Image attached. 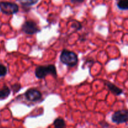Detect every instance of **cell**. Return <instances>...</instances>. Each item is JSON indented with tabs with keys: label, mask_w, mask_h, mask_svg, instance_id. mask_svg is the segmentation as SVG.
I'll use <instances>...</instances> for the list:
<instances>
[{
	"label": "cell",
	"mask_w": 128,
	"mask_h": 128,
	"mask_svg": "<svg viewBox=\"0 0 128 128\" xmlns=\"http://www.w3.org/2000/svg\"><path fill=\"white\" fill-rule=\"evenodd\" d=\"M8 70L6 66L0 64V77H3L7 74Z\"/></svg>",
	"instance_id": "12"
},
{
	"label": "cell",
	"mask_w": 128,
	"mask_h": 128,
	"mask_svg": "<svg viewBox=\"0 0 128 128\" xmlns=\"http://www.w3.org/2000/svg\"><path fill=\"white\" fill-rule=\"evenodd\" d=\"M117 6L120 10H127L128 9V0H119Z\"/></svg>",
	"instance_id": "11"
},
{
	"label": "cell",
	"mask_w": 128,
	"mask_h": 128,
	"mask_svg": "<svg viewBox=\"0 0 128 128\" xmlns=\"http://www.w3.org/2000/svg\"><path fill=\"white\" fill-rule=\"evenodd\" d=\"M22 30L28 34L32 35L40 31L36 23L32 21H27L22 25Z\"/></svg>",
	"instance_id": "5"
},
{
	"label": "cell",
	"mask_w": 128,
	"mask_h": 128,
	"mask_svg": "<svg viewBox=\"0 0 128 128\" xmlns=\"http://www.w3.org/2000/svg\"><path fill=\"white\" fill-rule=\"evenodd\" d=\"M26 98L30 101H37L42 97L41 92L35 89H30L25 92Z\"/></svg>",
	"instance_id": "6"
},
{
	"label": "cell",
	"mask_w": 128,
	"mask_h": 128,
	"mask_svg": "<svg viewBox=\"0 0 128 128\" xmlns=\"http://www.w3.org/2000/svg\"><path fill=\"white\" fill-rule=\"evenodd\" d=\"M11 90L8 86H4L2 89L0 90V100H4L10 96Z\"/></svg>",
	"instance_id": "8"
},
{
	"label": "cell",
	"mask_w": 128,
	"mask_h": 128,
	"mask_svg": "<svg viewBox=\"0 0 128 128\" xmlns=\"http://www.w3.org/2000/svg\"><path fill=\"white\" fill-rule=\"evenodd\" d=\"M112 121L116 124L127 122L128 120V111L127 110H120L115 112L112 115Z\"/></svg>",
	"instance_id": "4"
},
{
	"label": "cell",
	"mask_w": 128,
	"mask_h": 128,
	"mask_svg": "<svg viewBox=\"0 0 128 128\" xmlns=\"http://www.w3.org/2000/svg\"><path fill=\"white\" fill-rule=\"evenodd\" d=\"M60 60L66 66L73 67L77 64L78 58L75 52L67 50H63L60 56Z\"/></svg>",
	"instance_id": "1"
},
{
	"label": "cell",
	"mask_w": 128,
	"mask_h": 128,
	"mask_svg": "<svg viewBox=\"0 0 128 128\" xmlns=\"http://www.w3.org/2000/svg\"><path fill=\"white\" fill-rule=\"evenodd\" d=\"M21 85L19 83H16L11 86V88H12V90L14 93H16V92H18L21 90Z\"/></svg>",
	"instance_id": "13"
},
{
	"label": "cell",
	"mask_w": 128,
	"mask_h": 128,
	"mask_svg": "<svg viewBox=\"0 0 128 128\" xmlns=\"http://www.w3.org/2000/svg\"><path fill=\"white\" fill-rule=\"evenodd\" d=\"M106 86H108V88H109V90H110L112 93L118 96V95L121 94L122 93V90H121V89L118 88L117 86H115L114 84H113L111 83V82H107L106 83Z\"/></svg>",
	"instance_id": "7"
},
{
	"label": "cell",
	"mask_w": 128,
	"mask_h": 128,
	"mask_svg": "<svg viewBox=\"0 0 128 128\" xmlns=\"http://www.w3.org/2000/svg\"><path fill=\"white\" fill-rule=\"evenodd\" d=\"M54 126L56 128H62L66 127V122L63 119L57 118L54 121Z\"/></svg>",
	"instance_id": "10"
},
{
	"label": "cell",
	"mask_w": 128,
	"mask_h": 128,
	"mask_svg": "<svg viewBox=\"0 0 128 128\" xmlns=\"http://www.w3.org/2000/svg\"><path fill=\"white\" fill-rule=\"evenodd\" d=\"M84 0H71V2L74 4H76V3H81Z\"/></svg>",
	"instance_id": "15"
},
{
	"label": "cell",
	"mask_w": 128,
	"mask_h": 128,
	"mask_svg": "<svg viewBox=\"0 0 128 128\" xmlns=\"http://www.w3.org/2000/svg\"><path fill=\"white\" fill-rule=\"evenodd\" d=\"M51 74L56 76V69L54 65H48V66H40L35 70V75L38 79L44 78L47 75Z\"/></svg>",
	"instance_id": "2"
},
{
	"label": "cell",
	"mask_w": 128,
	"mask_h": 128,
	"mask_svg": "<svg viewBox=\"0 0 128 128\" xmlns=\"http://www.w3.org/2000/svg\"><path fill=\"white\" fill-rule=\"evenodd\" d=\"M16 1H18L22 6L28 7V6L34 5L35 4H36L38 2L39 0H16Z\"/></svg>",
	"instance_id": "9"
},
{
	"label": "cell",
	"mask_w": 128,
	"mask_h": 128,
	"mask_svg": "<svg viewBox=\"0 0 128 128\" xmlns=\"http://www.w3.org/2000/svg\"><path fill=\"white\" fill-rule=\"evenodd\" d=\"M74 23L72 24V27L73 28H75L76 30H81V28H82V26H81V23L80 22L77 21H73Z\"/></svg>",
	"instance_id": "14"
},
{
	"label": "cell",
	"mask_w": 128,
	"mask_h": 128,
	"mask_svg": "<svg viewBox=\"0 0 128 128\" xmlns=\"http://www.w3.org/2000/svg\"><path fill=\"white\" fill-rule=\"evenodd\" d=\"M0 10L6 14H13L19 11V6L14 2L3 1L0 2Z\"/></svg>",
	"instance_id": "3"
}]
</instances>
